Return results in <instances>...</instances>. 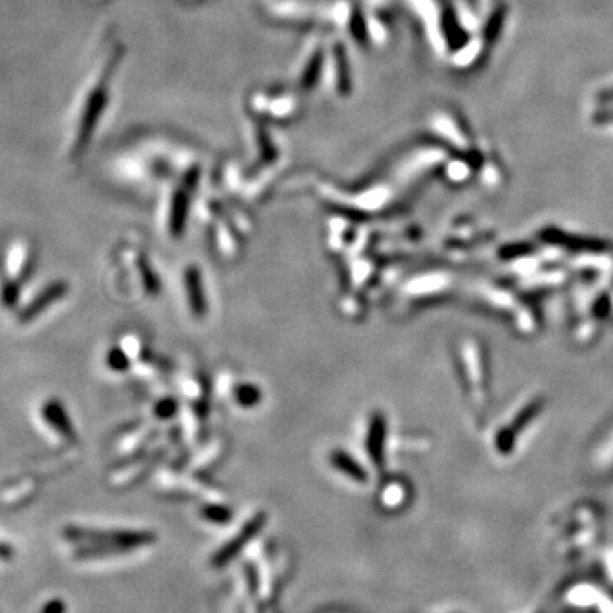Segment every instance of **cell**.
I'll return each instance as SVG.
<instances>
[{
    "mask_svg": "<svg viewBox=\"0 0 613 613\" xmlns=\"http://www.w3.org/2000/svg\"><path fill=\"white\" fill-rule=\"evenodd\" d=\"M385 418L382 414H373L370 421L368 436H366V452L376 467L383 465V446H385Z\"/></svg>",
    "mask_w": 613,
    "mask_h": 613,
    "instance_id": "6da1fadb",
    "label": "cell"
},
{
    "mask_svg": "<svg viewBox=\"0 0 613 613\" xmlns=\"http://www.w3.org/2000/svg\"><path fill=\"white\" fill-rule=\"evenodd\" d=\"M184 285H186L190 307L193 308L196 317H203L206 314V293L198 268H188L184 274Z\"/></svg>",
    "mask_w": 613,
    "mask_h": 613,
    "instance_id": "7a4b0ae2",
    "label": "cell"
},
{
    "mask_svg": "<svg viewBox=\"0 0 613 613\" xmlns=\"http://www.w3.org/2000/svg\"><path fill=\"white\" fill-rule=\"evenodd\" d=\"M331 463L334 469L343 472L344 475H348L350 479L356 482H366V472L365 469L350 455V453L343 452V450H336V452L331 453Z\"/></svg>",
    "mask_w": 613,
    "mask_h": 613,
    "instance_id": "3957f363",
    "label": "cell"
},
{
    "mask_svg": "<svg viewBox=\"0 0 613 613\" xmlns=\"http://www.w3.org/2000/svg\"><path fill=\"white\" fill-rule=\"evenodd\" d=\"M235 399L244 408H252V405H256L261 401V390H257V387L245 383V385H241L235 389Z\"/></svg>",
    "mask_w": 613,
    "mask_h": 613,
    "instance_id": "277c9868",
    "label": "cell"
},
{
    "mask_svg": "<svg viewBox=\"0 0 613 613\" xmlns=\"http://www.w3.org/2000/svg\"><path fill=\"white\" fill-rule=\"evenodd\" d=\"M108 361H110V365L112 366V370H126V366H128V361H126L125 353H123V351H119V350L111 351V354H110V358H108Z\"/></svg>",
    "mask_w": 613,
    "mask_h": 613,
    "instance_id": "5b68a950",
    "label": "cell"
},
{
    "mask_svg": "<svg viewBox=\"0 0 613 613\" xmlns=\"http://www.w3.org/2000/svg\"><path fill=\"white\" fill-rule=\"evenodd\" d=\"M157 412H159V416H162V418H168V416H170L174 412V404L170 401L162 402V404L159 405Z\"/></svg>",
    "mask_w": 613,
    "mask_h": 613,
    "instance_id": "8992f818",
    "label": "cell"
}]
</instances>
